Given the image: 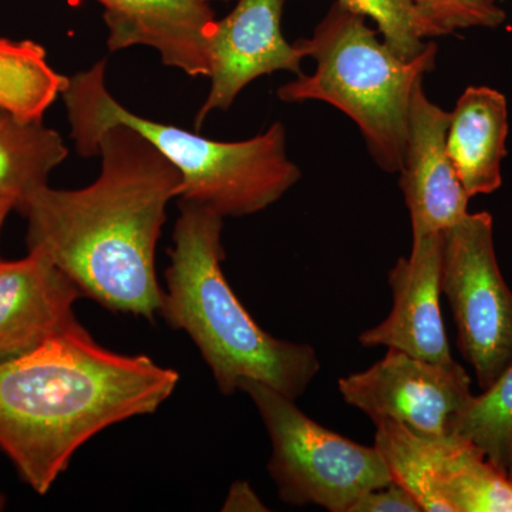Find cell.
I'll use <instances>...</instances> for the list:
<instances>
[{
  "mask_svg": "<svg viewBox=\"0 0 512 512\" xmlns=\"http://www.w3.org/2000/svg\"><path fill=\"white\" fill-rule=\"evenodd\" d=\"M99 178L80 190L37 188L18 202L29 251L42 252L83 296L153 319L163 305L156 248L181 174L146 138L117 124L96 144Z\"/></svg>",
  "mask_w": 512,
  "mask_h": 512,
  "instance_id": "6da1fadb",
  "label": "cell"
},
{
  "mask_svg": "<svg viewBox=\"0 0 512 512\" xmlns=\"http://www.w3.org/2000/svg\"><path fill=\"white\" fill-rule=\"evenodd\" d=\"M70 77L47 63L45 47L0 37V111L23 124L43 123Z\"/></svg>",
  "mask_w": 512,
  "mask_h": 512,
  "instance_id": "9a60e30c",
  "label": "cell"
},
{
  "mask_svg": "<svg viewBox=\"0 0 512 512\" xmlns=\"http://www.w3.org/2000/svg\"><path fill=\"white\" fill-rule=\"evenodd\" d=\"M5 507V497L3 495H0V510Z\"/></svg>",
  "mask_w": 512,
  "mask_h": 512,
  "instance_id": "d4e9b609",
  "label": "cell"
},
{
  "mask_svg": "<svg viewBox=\"0 0 512 512\" xmlns=\"http://www.w3.org/2000/svg\"><path fill=\"white\" fill-rule=\"evenodd\" d=\"M421 18L434 36L453 35L464 29H494L503 25L507 15L491 0H413Z\"/></svg>",
  "mask_w": 512,
  "mask_h": 512,
  "instance_id": "44dd1931",
  "label": "cell"
},
{
  "mask_svg": "<svg viewBox=\"0 0 512 512\" xmlns=\"http://www.w3.org/2000/svg\"><path fill=\"white\" fill-rule=\"evenodd\" d=\"M440 235L441 293L453 309L461 353L484 390L512 359V292L495 255L493 217L468 212Z\"/></svg>",
  "mask_w": 512,
  "mask_h": 512,
  "instance_id": "52a82bcc",
  "label": "cell"
},
{
  "mask_svg": "<svg viewBox=\"0 0 512 512\" xmlns=\"http://www.w3.org/2000/svg\"><path fill=\"white\" fill-rule=\"evenodd\" d=\"M285 2L238 0L228 16L215 22L208 39L211 89L195 117L197 130L212 111L228 110L258 77L276 72L301 76L305 55L282 35Z\"/></svg>",
  "mask_w": 512,
  "mask_h": 512,
  "instance_id": "9c48e42d",
  "label": "cell"
},
{
  "mask_svg": "<svg viewBox=\"0 0 512 512\" xmlns=\"http://www.w3.org/2000/svg\"><path fill=\"white\" fill-rule=\"evenodd\" d=\"M508 107L503 93L485 86L464 90L450 113L447 151L468 197L491 194L503 184Z\"/></svg>",
  "mask_w": 512,
  "mask_h": 512,
  "instance_id": "5bb4252c",
  "label": "cell"
},
{
  "mask_svg": "<svg viewBox=\"0 0 512 512\" xmlns=\"http://www.w3.org/2000/svg\"><path fill=\"white\" fill-rule=\"evenodd\" d=\"M238 389L251 397L264 421L272 443L268 470L284 503L349 512L360 495L393 483L375 446H362L320 426L296 400L268 384L244 380Z\"/></svg>",
  "mask_w": 512,
  "mask_h": 512,
  "instance_id": "8992f818",
  "label": "cell"
},
{
  "mask_svg": "<svg viewBox=\"0 0 512 512\" xmlns=\"http://www.w3.org/2000/svg\"><path fill=\"white\" fill-rule=\"evenodd\" d=\"M349 512H424L419 501L403 485L393 483L367 491L352 504Z\"/></svg>",
  "mask_w": 512,
  "mask_h": 512,
  "instance_id": "7402d4cb",
  "label": "cell"
},
{
  "mask_svg": "<svg viewBox=\"0 0 512 512\" xmlns=\"http://www.w3.org/2000/svg\"><path fill=\"white\" fill-rule=\"evenodd\" d=\"M207 2H212V0H207ZM218 2H229V0H218Z\"/></svg>",
  "mask_w": 512,
  "mask_h": 512,
  "instance_id": "484cf974",
  "label": "cell"
},
{
  "mask_svg": "<svg viewBox=\"0 0 512 512\" xmlns=\"http://www.w3.org/2000/svg\"><path fill=\"white\" fill-rule=\"evenodd\" d=\"M450 113L433 103L423 82L414 89L404 150L402 188L413 235L440 234L468 214V197L447 151Z\"/></svg>",
  "mask_w": 512,
  "mask_h": 512,
  "instance_id": "30bf717a",
  "label": "cell"
},
{
  "mask_svg": "<svg viewBox=\"0 0 512 512\" xmlns=\"http://www.w3.org/2000/svg\"><path fill=\"white\" fill-rule=\"evenodd\" d=\"M3 116H5V114H3L2 111H0V119H2Z\"/></svg>",
  "mask_w": 512,
  "mask_h": 512,
  "instance_id": "4316f807",
  "label": "cell"
},
{
  "mask_svg": "<svg viewBox=\"0 0 512 512\" xmlns=\"http://www.w3.org/2000/svg\"><path fill=\"white\" fill-rule=\"evenodd\" d=\"M222 511H268L261 498L245 481L232 484Z\"/></svg>",
  "mask_w": 512,
  "mask_h": 512,
  "instance_id": "603a6c76",
  "label": "cell"
},
{
  "mask_svg": "<svg viewBox=\"0 0 512 512\" xmlns=\"http://www.w3.org/2000/svg\"><path fill=\"white\" fill-rule=\"evenodd\" d=\"M393 309L386 320L359 336L365 348L386 346L407 355L450 362L440 311L441 235H413L412 252L397 259L389 274Z\"/></svg>",
  "mask_w": 512,
  "mask_h": 512,
  "instance_id": "8fae6325",
  "label": "cell"
},
{
  "mask_svg": "<svg viewBox=\"0 0 512 512\" xmlns=\"http://www.w3.org/2000/svg\"><path fill=\"white\" fill-rule=\"evenodd\" d=\"M491 2L498 3V2H500V0H491Z\"/></svg>",
  "mask_w": 512,
  "mask_h": 512,
  "instance_id": "83f0119b",
  "label": "cell"
},
{
  "mask_svg": "<svg viewBox=\"0 0 512 512\" xmlns=\"http://www.w3.org/2000/svg\"><path fill=\"white\" fill-rule=\"evenodd\" d=\"M450 434L473 443L512 478V359L483 393L471 396L451 423Z\"/></svg>",
  "mask_w": 512,
  "mask_h": 512,
  "instance_id": "d6986e66",
  "label": "cell"
},
{
  "mask_svg": "<svg viewBox=\"0 0 512 512\" xmlns=\"http://www.w3.org/2000/svg\"><path fill=\"white\" fill-rule=\"evenodd\" d=\"M16 200L10 195L0 194V231H2L3 222L8 217L9 212L15 210Z\"/></svg>",
  "mask_w": 512,
  "mask_h": 512,
  "instance_id": "cb8c5ba5",
  "label": "cell"
},
{
  "mask_svg": "<svg viewBox=\"0 0 512 512\" xmlns=\"http://www.w3.org/2000/svg\"><path fill=\"white\" fill-rule=\"evenodd\" d=\"M80 296L72 279L42 252L29 251L20 261L0 259V363L80 328L73 311Z\"/></svg>",
  "mask_w": 512,
  "mask_h": 512,
  "instance_id": "7c38bea8",
  "label": "cell"
},
{
  "mask_svg": "<svg viewBox=\"0 0 512 512\" xmlns=\"http://www.w3.org/2000/svg\"><path fill=\"white\" fill-rule=\"evenodd\" d=\"M69 156L62 136L43 123L0 119V194L20 200L47 184L50 173Z\"/></svg>",
  "mask_w": 512,
  "mask_h": 512,
  "instance_id": "ac0fdd59",
  "label": "cell"
},
{
  "mask_svg": "<svg viewBox=\"0 0 512 512\" xmlns=\"http://www.w3.org/2000/svg\"><path fill=\"white\" fill-rule=\"evenodd\" d=\"M440 487L453 512H512V478L473 443L451 434L443 444Z\"/></svg>",
  "mask_w": 512,
  "mask_h": 512,
  "instance_id": "e0dca14e",
  "label": "cell"
},
{
  "mask_svg": "<svg viewBox=\"0 0 512 512\" xmlns=\"http://www.w3.org/2000/svg\"><path fill=\"white\" fill-rule=\"evenodd\" d=\"M447 436H421L397 421L376 424L375 447L392 474L416 497L424 512H453L440 487L441 456Z\"/></svg>",
  "mask_w": 512,
  "mask_h": 512,
  "instance_id": "2e32d148",
  "label": "cell"
},
{
  "mask_svg": "<svg viewBox=\"0 0 512 512\" xmlns=\"http://www.w3.org/2000/svg\"><path fill=\"white\" fill-rule=\"evenodd\" d=\"M180 375L146 355L111 352L83 326L0 363V450L37 494L107 427L156 413Z\"/></svg>",
  "mask_w": 512,
  "mask_h": 512,
  "instance_id": "7a4b0ae2",
  "label": "cell"
},
{
  "mask_svg": "<svg viewBox=\"0 0 512 512\" xmlns=\"http://www.w3.org/2000/svg\"><path fill=\"white\" fill-rule=\"evenodd\" d=\"M178 208L160 309L165 322L190 336L225 396L258 380L299 399L320 370L315 350L269 335L242 306L221 268L224 217L190 201Z\"/></svg>",
  "mask_w": 512,
  "mask_h": 512,
  "instance_id": "3957f363",
  "label": "cell"
},
{
  "mask_svg": "<svg viewBox=\"0 0 512 512\" xmlns=\"http://www.w3.org/2000/svg\"><path fill=\"white\" fill-rule=\"evenodd\" d=\"M367 18L336 0L311 37L295 46L315 72L279 87L285 103L322 101L359 128L373 160L389 174L402 170L414 89L436 67V43L412 60L397 56Z\"/></svg>",
  "mask_w": 512,
  "mask_h": 512,
  "instance_id": "5b68a950",
  "label": "cell"
},
{
  "mask_svg": "<svg viewBox=\"0 0 512 512\" xmlns=\"http://www.w3.org/2000/svg\"><path fill=\"white\" fill-rule=\"evenodd\" d=\"M350 406L377 424L392 420L421 436L443 437L471 399V379L456 360L430 362L389 349L363 372L339 380Z\"/></svg>",
  "mask_w": 512,
  "mask_h": 512,
  "instance_id": "ba28073f",
  "label": "cell"
},
{
  "mask_svg": "<svg viewBox=\"0 0 512 512\" xmlns=\"http://www.w3.org/2000/svg\"><path fill=\"white\" fill-rule=\"evenodd\" d=\"M340 3L373 20L383 42L406 60H412L426 49V39L434 32L421 18L413 0H339Z\"/></svg>",
  "mask_w": 512,
  "mask_h": 512,
  "instance_id": "ffe728a7",
  "label": "cell"
},
{
  "mask_svg": "<svg viewBox=\"0 0 512 512\" xmlns=\"http://www.w3.org/2000/svg\"><path fill=\"white\" fill-rule=\"evenodd\" d=\"M104 8L110 52L156 50L161 62L188 76H210L208 39L214 10L207 0H96Z\"/></svg>",
  "mask_w": 512,
  "mask_h": 512,
  "instance_id": "4fadbf2b",
  "label": "cell"
},
{
  "mask_svg": "<svg viewBox=\"0 0 512 512\" xmlns=\"http://www.w3.org/2000/svg\"><path fill=\"white\" fill-rule=\"evenodd\" d=\"M62 97L80 156L96 157L97 140L110 127L133 128L180 171L178 200L204 205L221 217L264 211L301 180V170L288 156L284 124L225 143L138 116L107 89L106 60L70 77Z\"/></svg>",
  "mask_w": 512,
  "mask_h": 512,
  "instance_id": "277c9868",
  "label": "cell"
}]
</instances>
